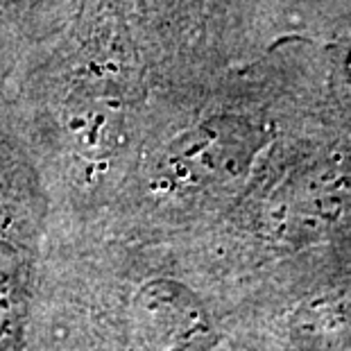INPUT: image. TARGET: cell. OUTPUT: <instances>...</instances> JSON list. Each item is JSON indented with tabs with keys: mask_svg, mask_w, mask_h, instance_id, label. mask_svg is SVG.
Returning a JSON list of instances; mask_svg holds the SVG:
<instances>
[{
	"mask_svg": "<svg viewBox=\"0 0 351 351\" xmlns=\"http://www.w3.org/2000/svg\"><path fill=\"white\" fill-rule=\"evenodd\" d=\"M0 351H25V295L16 254L0 245Z\"/></svg>",
	"mask_w": 351,
	"mask_h": 351,
	"instance_id": "cell-1",
	"label": "cell"
}]
</instances>
